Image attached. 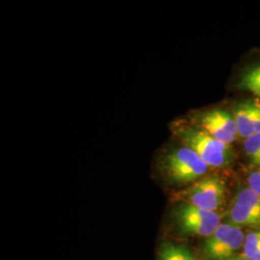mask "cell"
<instances>
[{"instance_id": "16", "label": "cell", "mask_w": 260, "mask_h": 260, "mask_svg": "<svg viewBox=\"0 0 260 260\" xmlns=\"http://www.w3.org/2000/svg\"><path fill=\"white\" fill-rule=\"evenodd\" d=\"M225 260H249L247 259V258H245L244 256L243 257H241V256H239V257H232V258H229V259H225Z\"/></svg>"}, {"instance_id": "9", "label": "cell", "mask_w": 260, "mask_h": 260, "mask_svg": "<svg viewBox=\"0 0 260 260\" xmlns=\"http://www.w3.org/2000/svg\"><path fill=\"white\" fill-rule=\"evenodd\" d=\"M230 218L232 223L235 225L259 226L260 215L244 205L233 202L230 211Z\"/></svg>"}, {"instance_id": "11", "label": "cell", "mask_w": 260, "mask_h": 260, "mask_svg": "<svg viewBox=\"0 0 260 260\" xmlns=\"http://www.w3.org/2000/svg\"><path fill=\"white\" fill-rule=\"evenodd\" d=\"M159 260H195L185 248L172 244L164 245L159 251Z\"/></svg>"}, {"instance_id": "3", "label": "cell", "mask_w": 260, "mask_h": 260, "mask_svg": "<svg viewBox=\"0 0 260 260\" xmlns=\"http://www.w3.org/2000/svg\"><path fill=\"white\" fill-rule=\"evenodd\" d=\"M192 124L220 142L233 146L239 138L233 111L228 106H213L192 112L187 119Z\"/></svg>"}, {"instance_id": "5", "label": "cell", "mask_w": 260, "mask_h": 260, "mask_svg": "<svg viewBox=\"0 0 260 260\" xmlns=\"http://www.w3.org/2000/svg\"><path fill=\"white\" fill-rule=\"evenodd\" d=\"M174 217L182 233L201 237H209L221 224L217 212L204 210L184 203H177Z\"/></svg>"}, {"instance_id": "13", "label": "cell", "mask_w": 260, "mask_h": 260, "mask_svg": "<svg viewBox=\"0 0 260 260\" xmlns=\"http://www.w3.org/2000/svg\"><path fill=\"white\" fill-rule=\"evenodd\" d=\"M260 247V232H251L245 237L243 251H251Z\"/></svg>"}, {"instance_id": "8", "label": "cell", "mask_w": 260, "mask_h": 260, "mask_svg": "<svg viewBox=\"0 0 260 260\" xmlns=\"http://www.w3.org/2000/svg\"><path fill=\"white\" fill-rule=\"evenodd\" d=\"M237 125L239 138L247 139L260 132V100L248 98L230 105Z\"/></svg>"}, {"instance_id": "2", "label": "cell", "mask_w": 260, "mask_h": 260, "mask_svg": "<svg viewBox=\"0 0 260 260\" xmlns=\"http://www.w3.org/2000/svg\"><path fill=\"white\" fill-rule=\"evenodd\" d=\"M158 169L161 176L170 184H193L206 177L210 168L194 150L176 140L163 150L158 159Z\"/></svg>"}, {"instance_id": "7", "label": "cell", "mask_w": 260, "mask_h": 260, "mask_svg": "<svg viewBox=\"0 0 260 260\" xmlns=\"http://www.w3.org/2000/svg\"><path fill=\"white\" fill-rule=\"evenodd\" d=\"M244 233L233 223H221L205 242V255L216 260L229 259L234 251L244 246Z\"/></svg>"}, {"instance_id": "12", "label": "cell", "mask_w": 260, "mask_h": 260, "mask_svg": "<svg viewBox=\"0 0 260 260\" xmlns=\"http://www.w3.org/2000/svg\"><path fill=\"white\" fill-rule=\"evenodd\" d=\"M234 202L250 208L260 215V197L256 195L251 188H243L236 196Z\"/></svg>"}, {"instance_id": "10", "label": "cell", "mask_w": 260, "mask_h": 260, "mask_svg": "<svg viewBox=\"0 0 260 260\" xmlns=\"http://www.w3.org/2000/svg\"><path fill=\"white\" fill-rule=\"evenodd\" d=\"M242 151L252 167L260 168V132L242 140Z\"/></svg>"}, {"instance_id": "1", "label": "cell", "mask_w": 260, "mask_h": 260, "mask_svg": "<svg viewBox=\"0 0 260 260\" xmlns=\"http://www.w3.org/2000/svg\"><path fill=\"white\" fill-rule=\"evenodd\" d=\"M170 129L175 139L194 150L210 169L229 168L236 158L233 146L215 139L188 120L173 121Z\"/></svg>"}, {"instance_id": "4", "label": "cell", "mask_w": 260, "mask_h": 260, "mask_svg": "<svg viewBox=\"0 0 260 260\" xmlns=\"http://www.w3.org/2000/svg\"><path fill=\"white\" fill-rule=\"evenodd\" d=\"M228 187L223 178L205 177L174 195L176 203H184L198 208L217 212L225 203Z\"/></svg>"}, {"instance_id": "6", "label": "cell", "mask_w": 260, "mask_h": 260, "mask_svg": "<svg viewBox=\"0 0 260 260\" xmlns=\"http://www.w3.org/2000/svg\"><path fill=\"white\" fill-rule=\"evenodd\" d=\"M230 88L260 100V49H253L235 66Z\"/></svg>"}, {"instance_id": "14", "label": "cell", "mask_w": 260, "mask_h": 260, "mask_svg": "<svg viewBox=\"0 0 260 260\" xmlns=\"http://www.w3.org/2000/svg\"><path fill=\"white\" fill-rule=\"evenodd\" d=\"M248 187L251 188V190L260 197V168H256L248 176Z\"/></svg>"}, {"instance_id": "15", "label": "cell", "mask_w": 260, "mask_h": 260, "mask_svg": "<svg viewBox=\"0 0 260 260\" xmlns=\"http://www.w3.org/2000/svg\"><path fill=\"white\" fill-rule=\"evenodd\" d=\"M243 256L249 260H260V247L251 251H243Z\"/></svg>"}]
</instances>
